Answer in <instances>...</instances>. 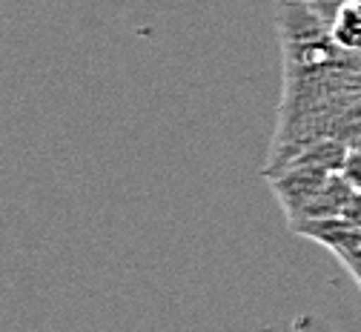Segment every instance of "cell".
Segmentation results:
<instances>
[{
    "label": "cell",
    "instance_id": "6da1fadb",
    "mask_svg": "<svg viewBox=\"0 0 361 332\" xmlns=\"http://www.w3.org/2000/svg\"><path fill=\"white\" fill-rule=\"evenodd\" d=\"M330 175L333 172L319 169V166H295V164L281 166L276 172H267L269 183H273V192H276V198H279L290 223L307 209V204L315 195H319V189L327 183Z\"/></svg>",
    "mask_w": 361,
    "mask_h": 332
},
{
    "label": "cell",
    "instance_id": "7a4b0ae2",
    "mask_svg": "<svg viewBox=\"0 0 361 332\" xmlns=\"http://www.w3.org/2000/svg\"><path fill=\"white\" fill-rule=\"evenodd\" d=\"M353 192H355V189L350 186V180H347L341 172H333V175L327 178V183L319 189V195H315V198L307 204V209H304L295 221H310V218H341L344 209H347V204H350V198H353ZM295 221H293V223H295Z\"/></svg>",
    "mask_w": 361,
    "mask_h": 332
},
{
    "label": "cell",
    "instance_id": "3957f363",
    "mask_svg": "<svg viewBox=\"0 0 361 332\" xmlns=\"http://www.w3.org/2000/svg\"><path fill=\"white\" fill-rule=\"evenodd\" d=\"M333 40L347 52H361V0H338L330 23Z\"/></svg>",
    "mask_w": 361,
    "mask_h": 332
},
{
    "label": "cell",
    "instance_id": "277c9868",
    "mask_svg": "<svg viewBox=\"0 0 361 332\" xmlns=\"http://www.w3.org/2000/svg\"><path fill=\"white\" fill-rule=\"evenodd\" d=\"M341 175L350 180V186L355 189V192H361V149H347Z\"/></svg>",
    "mask_w": 361,
    "mask_h": 332
},
{
    "label": "cell",
    "instance_id": "5b68a950",
    "mask_svg": "<svg viewBox=\"0 0 361 332\" xmlns=\"http://www.w3.org/2000/svg\"><path fill=\"white\" fill-rule=\"evenodd\" d=\"M341 218H347L350 223L361 226V192H353V198H350V204H347V209H344Z\"/></svg>",
    "mask_w": 361,
    "mask_h": 332
}]
</instances>
